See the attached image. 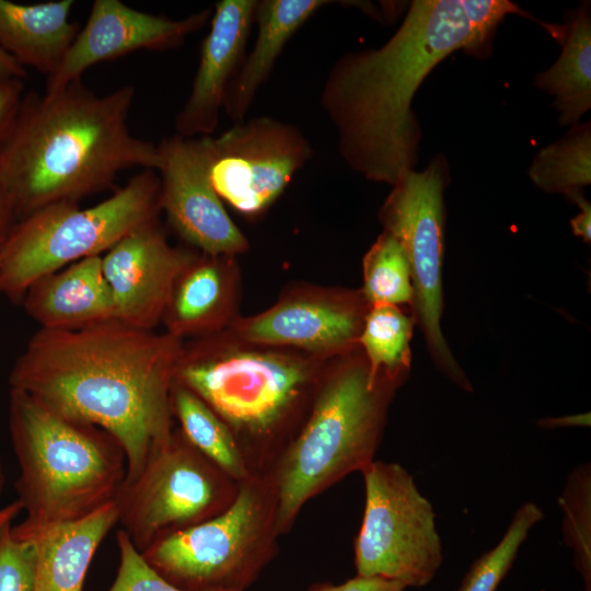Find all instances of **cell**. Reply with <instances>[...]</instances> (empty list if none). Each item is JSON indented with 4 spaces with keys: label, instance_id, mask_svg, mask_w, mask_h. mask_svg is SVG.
I'll list each match as a JSON object with an SVG mask.
<instances>
[{
    "label": "cell",
    "instance_id": "1",
    "mask_svg": "<svg viewBox=\"0 0 591 591\" xmlns=\"http://www.w3.org/2000/svg\"><path fill=\"white\" fill-rule=\"evenodd\" d=\"M183 343L116 318L77 329L39 328L15 360L9 385L111 433L125 450L129 482L175 429L171 391Z\"/></svg>",
    "mask_w": 591,
    "mask_h": 591
},
{
    "label": "cell",
    "instance_id": "2",
    "mask_svg": "<svg viewBox=\"0 0 591 591\" xmlns=\"http://www.w3.org/2000/svg\"><path fill=\"white\" fill-rule=\"evenodd\" d=\"M471 37L462 0H414L382 46L336 60L320 102L350 169L391 186L415 170L422 132L414 96L438 63L467 50Z\"/></svg>",
    "mask_w": 591,
    "mask_h": 591
},
{
    "label": "cell",
    "instance_id": "3",
    "mask_svg": "<svg viewBox=\"0 0 591 591\" xmlns=\"http://www.w3.org/2000/svg\"><path fill=\"white\" fill-rule=\"evenodd\" d=\"M135 95L132 85H123L100 96L78 79L23 96L0 146V181L16 223L50 205L79 204L126 169L158 170L157 144L127 124Z\"/></svg>",
    "mask_w": 591,
    "mask_h": 591
},
{
    "label": "cell",
    "instance_id": "4",
    "mask_svg": "<svg viewBox=\"0 0 591 591\" xmlns=\"http://www.w3.org/2000/svg\"><path fill=\"white\" fill-rule=\"evenodd\" d=\"M327 361L227 328L183 343L174 381L217 414L252 473L263 475L300 428Z\"/></svg>",
    "mask_w": 591,
    "mask_h": 591
},
{
    "label": "cell",
    "instance_id": "5",
    "mask_svg": "<svg viewBox=\"0 0 591 591\" xmlns=\"http://www.w3.org/2000/svg\"><path fill=\"white\" fill-rule=\"evenodd\" d=\"M403 384L372 376L359 346L326 362L300 428L260 475L275 500L280 536L311 499L374 461Z\"/></svg>",
    "mask_w": 591,
    "mask_h": 591
},
{
    "label": "cell",
    "instance_id": "6",
    "mask_svg": "<svg viewBox=\"0 0 591 591\" xmlns=\"http://www.w3.org/2000/svg\"><path fill=\"white\" fill-rule=\"evenodd\" d=\"M9 432L18 465L15 490L25 513L12 525L18 540L80 520L114 501L127 460L106 430L62 416L10 389Z\"/></svg>",
    "mask_w": 591,
    "mask_h": 591
},
{
    "label": "cell",
    "instance_id": "7",
    "mask_svg": "<svg viewBox=\"0 0 591 591\" xmlns=\"http://www.w3.org/2000/svg\"><path fill=\"white\" fill-rule=\"evenodd\" d=\"M160 213V178L149 169L93 207L59 202L43 208L18 222L0 246V293L20 302L36 280L107 252Z\"/></svg>",
    "mask_w": 591,
    "mask_h": 591
},
{
    "label": "cell",
    "instance_id": "8",
    "mask_svg": "<svg viewBox=\"0 0 591 591\" xmlns=\"http://www.w3.org/2000/svg\"><path fill=\"white\" fill-rule=\"evenodd\" d=\"M273 494L260 475L240 483L220 514L141 552L163 579L187 591H245L279 553Z\"/></svg>",
    "mask_w": 591,
    "mask_h": 591
},
{
    "label": "cell",
    "instance_id": "9",
    "mask_svg": "<svg viewBox=\"0 0 591 591\" xmlns=\"http://www.w3.org/2000/svg\"><path fill=\"white\" fill-rule=\"evenodd\" d=\"M360 473L364 509L354 542L356 575L406 589L427 586L443 559L431 502L398 463L374 460Z\"/></svg>",
    "mask_w": 591,
    "mask_h": 591
},
{
    "label": "cell",
    "instance_id": "10",
    "mask_svg": "<svg viewBox=\"0 0 591 591\" xmlns=\"http://www.w3.org/2000/svg\"><path fill=\"white\" fill-rule=\"evenodd\" d=\"M450 182L444 155H434L424 171L403 175L379 210L383 231L404 247L414 291L410 314L424 334L436 368L466 392L473 385L455 360L441 331L443 311L444 190Z\"/></svg>",
    "mask_w": 591,
    "mask_h": 591
},
{
    "label": "cell",
    "instance_id": "11",
    "mask_svg": "<svg viewBox=\"0 0 591 591\" xmlns=\"http://www.w3.org/2000/svg\"><path fill=\"white\" fill-rule=\"evenodd\" d=\"M239 486L175 427L140 474L121 484L114 499L117 523L141 553L162 537L223 512Z\"/></svg>",
    "mask_w": 591,
    "mask_h": 591
},
{
    "label": "cell",
    "instance_id": "12",
    "mask_svg": "<svg viewBox=\"0 0 591 591\" xmlns=\"http://www.w3.org/2000/svg\"><path fill=\"white\" fill-rule=\"evenodd\" d=\"M312 155L298 127L257 116L213 137L210 181L222 201L253 220L269 210Z\"/></svg>",
    "mask_w": 591,
    "mask_h": 591
},
{
    "label": "cell",
    "instance_id": "13",
    "mask_svg": "<svg viewBox=\"0 0 591 591\" xmlns=\"http://www.w3.org/2000/svg\"><path fill=\"white\" fill-rule=\"evenodd\" d=\"M369 309L360 289L298 285L267 310L236 317L228 329L248 343L331 360L358 346Z\"/></svg>",
    "mask_w": 591,
    "mask_h": 591
},
{
    "label": "cell",
    "instance_id": "14",
    "mask_svg": "<svg viewBox=\"0 0 591 591\" xmlns=\"http://www.w3.org/2000/svg\"><path fill=\"white\" fill-rule=\"evenodd\" d=\"M160 157V207L170 227L195 251L237 256L248 241L228 215L210 181L213 137L177 134L157 144Z\"/></svg>",
    "mask_w": 591,
    "mask_h": 591
},
{
    "label": "cell",
    "instance_id": "15",
    "mask_svg": "<svg viewBox=\"0 0 591 591\" xmlns=\"http://www.w3.org/2000/svg\"><path fill=\"white\" fill-rule=\"evenodd\" d=\"M211 16L204 9L181 20L132 9L119 0H95L84 27L78 32L57 71L47 78L45 93L81 79L90 67L137 50L163 51L179 47Z\"/></svg>",
    "mask_w": 591,
    "mask_h": 591
},
{
    "label": "cell",
    "instance_id": "16",
    "mask_svg": "<svg viewBox=\"0 0 591 591\" xmlns=\"http://www.w3.org/2000/svg\"><path fill=\"white\" fill-rule=\"evenodd\" d=\"M196 253L171 245L159 220L119 240L102 256L116 320L153 331L162 322L178 274Z\"/></svg>",
    "mask_w": 591,
    "mask_h": 591
},
{
    "label": "cell",
    "instance_id": "17",
    "mask_svg": "<svg viewBox=\"0 0 591 591\" xmlns=\"http://www.w3.org/2000/svg\"><path fill=\"white\" fill-rule=\"evenodd\" d=\"M257 0H220L200 46L190 93L175 118L185 138L212 136L219 124L227 86L246 55Z\"/></svg>",
    "mask_w": 591,
    "mask_h": 591
},
{
    "label": "cell",
    "instance_id": "18",
    "mask_svg": "<svg viewBox=\"0 0 591 591\" xmlns=\"http://www.w3.org/2000/svg\"><path fill=\"white\" fill-rule=\"evenodd\" d=\"M241 275L235 256L197 252L178 274L162 322L184 340L227 329L239 317Z\"/></svg>",
    "mask_w": 591,
    "mask_h": 591
},
{
    "label": "cell",
    "instance_id": "19",
    "mask_svg": "<svg viewBox=\"0 0 591 591\" xmlns=\"http://www.w3.org/2000/svg\"><path fill=\"white\" fill-rule=\"evenodd\" d=\"M40 328L77 329L116 318L102 256H89L36 280L22 299Z\"/></svg>",
    "mask_w": 591,
    "mask_h": 591
},
{
    "label": "cell",
    "instance_id": "20",
    "mask_svg": "<svg viewBox=\"0 0 591 591\" xmlns=\"http://www.w3.org/2000/svg\"><path fill=\"white\" fill-rule=\"evenodd\" d=\"M332 2L257 0L254 18L257 33L253 48L245 55L223 97L222 108L231 120H244L287 43L317 11Z\"/></svg>",
    "mask_w": 591,
    "mask_h": 591
},
{
    "label": "cell",
    "instance_id": "21",
    "mask_svg": "<svg viewBox=\"0 0 591 591\" xmlns=\"http://www.w3.org/2000/svg\"><path fill=\"white\" fill-rule=\"evenodd\" d=\"M73 4V0L36 4L0 0V47L24 68L50 77L80 31L69 19Z\"/></svg>",
    "mask_w": 591,
    "mask_h": 591
},
{
    "label": "cell",
    "instance_id": "22",
    "mask_svg": "<svg viewBox=\"0 0 591 591\" xmlns=\"http://www.w3.org/2000/svg\"><path fill=\"white\" fill-rule=\"evenodd\" d=\"M117 519L112 501L85 518L49 526L24 540L33 542L36 551L33 591H83L90 564Z\"/></svg>",
    "mask_w": 591,
    "mask_h": 591
},
{
    "label": "cell",
    "instance_id": "23",
    "mask_svg": "<svg viewBox=\"0 0 591 591\" xmlns=\"http://www.w3.org/2000/svg\"><path fill=\"white\" fill-rule=\"evenodd\" d=\"M566 34L558 59L533 80L554 97L561 126H572L591 108V14L583 3L566 14Z\"/></svg>",
    "mask_w": 591,
    "mask_h": 591
},
{
    "label": "cell",
    "instance_id": "24",
    "mask_svg": "<svg viewBox=\"0 0 591 591\" xmlns=\"http://www.w3.org/2000/svg\"><path fill=\"white\" fill-rule=\"evenodd\" d=\"M171 407L184 437L221 471L237 483L256 476L229 427L200 397L175 381Z\"/></svg>",
    "mask_w": 591,
    "mask_h": 591
},
{
    "label": "cell",
    "instance_id": "25",
    "mask_svg": "<svg viewBox=\"0 0 591 591\" xmlns=\"http://www.w3.org/2000/svg\"><path fill=\"white\" fill-rule=\"evenodd\" d=\"M415 320L402 308L389 304L370 306L358 338L372 376L382 373L405 383L410 374V340Z\"/></svg>",
    "mask_w": 591,
    "mask_h": 591
},
{
    "label": "cell",
    "instance_id": "26",
    "mask_svg": "<svg viewBox=\"0 0 591 591\" xmlns=\"http://www.w3.org/2000/svg\"><path fill=\"white\" fill-rule=\"evenodd\" d=\"M529 176L540 189L564 196L590 185V121L570 126L565 136L538 150Z\"/></svg>",
    "mask_w": 591,
    "mask_h": 591
},
{
    "label": "cell",
    "instance_id": "27",
    "mask_svg": "<svg viewBox=\"0 0 591 591\" xmlns=\"http://www.w3.org/2000/svg\"><path fill=\"white\" fill-rule=\"evenodd\" d=\"M362 271L360 290L370 306L389 304L407 306L410 311L414 298L410 265L396 237L383 231L366 253Z\"/></svg>",
    "mask_w": 591,
    "mask_h": 591
},
{
    "label": "cell",
    "instance_id": "28",
    "mask_svg": "<svg viewBox=\"0 0 591 591\" xmlns=\"http://www.w3.org/2000/svg\"><path fill=\"white\" fill-rule=\"evenodd\" d=\"M563 512L564 544L572 551L573 566L584 591H591V464L584 462L568 475L558 498Z\"/></svg>",
    "mask_w": 591,
    "mask_h": 591
},
{
    "label": "cell",
    "instance_id": "29",
    "mask_svg": "<svg viewBox=\"0 0 591 591\" xmlns=\"http://www.w3.org/2000/svg\"><path fill=\"white\" fill-rule=\"evenodd\" d=\"M543 518L544 512L534 502L521 505L501 540L472 564L456 591H496L531 529Z\"/></svg>",
    "mask_w": 591,
    "mask_h": 591
},
{
    "label": "cell",
    "instance_id": "30",
    "mask_svg": "<svg viewBox=\"0 0 591 591\" xmlns=\"http://www.w3.org/2000/svg\"><path fill=\"white\" fill-rule=\"evenodd\" d=\"M12 522L0 526V591H33L36 551L31 541L12 534Z\"/></svg>",
    "mask_w": 591,
    "mask_h": 591
},
{
    "label": "cell",
    "instance_id": "31",
    "mask_svg": "<svg viewBox=\"0 0 591 591\" xmlns=\"http://www.w3.org/2000/svg\"><path fill=\"white\" fill-rule=\"evenodd\" d=\"M119 565L116 578L108 591H187L158 575L135 548L127 534H116Z\"/></svg>",
    "mask_w": 591,
    "mask_h": 591
},
{
    "label": "cell",
    "instance_id": "32",
    "mask_svg": "<svg viewBox=\"0 0 591 591\" xmlns=\"http://www.w3.org/2000/svg\"><path fill=\"white\" fill-rule=\"evenodd\" d=\"M23 96L21 79H0V146L15 119Z\"/></svg>",
    "mask_w": 591,
    "mask_h": 591
},
{
    "label": "cell",
    "instance_id": "33",
    "mask_svg": "<svg viewBox=\"0 0 591 591\" xmlns=\"http://www.w3.org/2000/svg\"><path fill=\"white\" fill-rule=\"evenodd\" d=\"M308 591H406V588L394 581L356 575L354 578L339 584L331 582L314 583L310 586Z\"/></svg>",
    "mask_w": 591,
    "mask_h": 591
},
{
    "label": "cell",
    "instance_id": "34",
    "mask_svg": "<svg viewBox=\"0 0 591 591\" xmlns=\"http://www.w3.org/2000/svg\"><path fill=\"white\" fill-rule=\"evenodd\" d=\"M565 197L579 207V212L570 220V227L576 236H580L584 243L591 241V205L582 190L571 192Z\"/></svg>",
    "mask_w": 591,
    "mask_h": 591
},
{
    "label": "cell",
    "instance_id": "35",
    "mask_svg": "<svg viewBox=\"0 0 591 591\" xmlns=\"http://www.w3.org/2000/svg\"><path fill=\"white\" fill-rule=\"evenodd\" d=\"M15 224L16 221L11 204L0 181V246L4 243Z\"/></svg>",
    "mask_w": 591,
    "mask_h": 591
},
{
    "label": "cell",
    "instance_id": "36",
    "mask_svg": "<svg viewBox=\"0 0 591 591\" xmlns=\"http://www.w3.org/2000/svg\"><path fill=\"white\" fill-rule=\"evenodd\" d=\"M537 425L544 429H556L563 427H589L590 414L583 413L571 416L543 418L540 419Z\"/></svg>",
    "mask_w": 591,
    "mask_h": 591
},
{
    "label": "cell",
    "instance_id": "37",
    "mask_svg": "<svg viewBox=\"0 0 591 591\" xmlns=\"http://www.w3.org/2000/svg\"><path fill=\"white\" fill-rule=\"evenodd\" d=\"M25 68L0 47V79H23Z\"/></svg>",
    "mask_w": 591,
    "mask_h": 591
},
{
    "label": "cell",
    "instance_id": "38",
    "mask_svg": "<svg viewBox=\"0 0 591 591\" xmlns=\"http://www.w3.org/2000/svg\"><path fill=\"white\" fill-rule=\"evenodd\" d=\"M22 511V506L19 500H14L0 508V526L8 522H12Z\"/></svg>",
    "mask_w": 591,
    "mask_h": 591
},
{
    "label": "cell",
    "instance_id": "39",
    "mask_svg": "<svg viewBox=\"0 0 591 591\" xmlns=\"http://www.w3.org/2000/svg\"><path fill=\"white\" fill-rule=\"evenodd\" d=\"M5 482H7L5 472H4L3 464L0 460V496L4 490Z\"/></svg>",
    "mask_w": 591,
    "mask_h": 591
}]
</instances>
